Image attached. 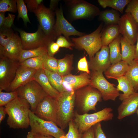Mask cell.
I'll return each mask as SVG.
<instances>
[{"label": "cell", "mask_w": 138, "mask_h": 138, "mask_svg": "<svg viewBox=\"0 0 138 138\" xmlns=\"http://www.w3.org/2000/svg\"><path fill=\"white\" fill-rule=\"evenodd\" d=\"M4 107L8 115L7 122L9 128L24 129L29 126L30 107L26 100L18 96Z\"/></svg>", "instance_id": "cell-1"}, {"label": "cell", "mask_w": 138, "mask_h": 138, "mask_svg": "<svg viewBox=\"0 0 138 138\" xmlns=\"http://www.w3.org/2000/svg\"><path fill=\"white\" fill-rule=\"evenodd\" d=\"M56 99L58 126L63 130L68 125L69 122L74 116L75 91H67L60 93Z\"/></svg>", "instance_id": "cell-2"}, {"label": "cell", "mask_w": 138, "mask_h": 138, "mask_svg": "<svg viewBox=\"0 0 138 138\" xmlns=\"http://www.w3.org/2000/svg\"><path fill=\"white\" fill-rule=\"evenodd\" d=\"M75 103L83 113L96 111L97 103L102 100V95L96 88L89 85L75 91Z\"/></svg>", "instance_id": "cell-3"}, {"label": "cell", "mask_w": 138, "mask_h": 138, "mask_svg": "<svg viewBox=\"0 0 138 138\" xmlns=\"http://www.w3.org/2000/svg\"><path fill=\"white\" fill-rule=\"evenodd\" d=\"M111 108L106 107L92 114H80L74 112L73 120L77 126L79 132L83 134L96 124L102 121L112 119L114 115Z\"/></svg>", "instance_id": "cell-4"}, {"label": "cell", "mask_w": 138, "mask_h": 138, "mask_svg": "<svg viewBox=\"0 0 138 138\" xmlns=\"http://www.w3.org/2000/svg\"><path fill=\"white\" fill-rule=\"evenodd\" d=\"M103 27V23L102 22L92 33L79 37L71 39L76 48L84 49L87 52L90 60L93 58L102 47L101 37Z\"/></svg>", "instance_id": "cell-5"}, {"label": "cell", "mask_w": 138, "mask_h": 138, "mask_svg": "<svg viewBox=\"0 0 138 138\" xmlns=\"http://www.w3.org/2000/svg\"><path fill=\"white\" fill-rule=\"evenodd\" d=\"M29 117V126L33 134L51 136L55 138H66V134L63 129L54 123L40 118L31 110Z\"/></svg>", "instance_id": "cell-6"}, {"label": "cell", "mask_w": 138, "mask_h": 138, "mask_svg": "<svg viewBox=\"0 0 138 138\" xmlns=\"http://www.w3.org/2000/svg\"><path fill=\"white\" fill-rule=\"evenodd\" d=\"M16 90L18 96L24 99L29 103L30 110L33 112L39 103L48 96L40 84L34 80Z\"/></svg>", "instance_id": "cell-7"}, {"label": "cell", "mask_w": 138, "mask_h": 138, "mask_svg": "<svg viewBox=\"0 0 138 138\" xmlns=\"http://www.w3.org/2000/svg\"><path fill=\"white\" fill-rule=\"evenodd\" d=\"M70 13L73 19L91 20L99 15L100 11L96 6L84 0L67 1Z\"/></svg>", "instance_id": "cell-8"}, {"label": "cell", "mask_w": 138, "mask_h": 138, "mask_svg": "<svg viewBox=\"0 0 138 138\" xmlns=\"http://www.w3.org/2000/svg\"><path fill=\"white\" fill-rule=\"evenodd\" d=\"M90 85L98 90L105 101H114L120 94L115 85L109 82L105 78L103 73L92 71Z\"/></svg>", "instance_id": "cell-9"}, {"label": "cell", "mask_w": 138, "mask_h": 138, "mask_svg": "<svg viewBox=\"0 0 138 138\" xmlns=\"http://www.w3.org/2000/svg\"><path fill=\"white\" fill-rule=\"evenodd\" d=\"M16 30L20 34L24 50H30L40 47H47L49 44L53 41L45 35L39 25L37 31L33 33H28L20 29H17Z\"/></svg>", "instance_id": "cell-10"}, {"label": "cell", "mask_w": 138, "mask_h": 138, "mask_svg": "<svg viewBox=\"0 0 138 138\" xmlns=\"http://www.w3.org/2000/svg\"><path fill=\"white\" fill-rule=\"evenodd\" d=\"M18 60L0 58V89L7 91L20 65Z\"/></svg>", "instance_id": "cell-11"}, {"label": "cell", "mask_w": 138, "mask_h": 138, "mask_svg": "<svg viewBox=\"0 0 138 138\" xmlns=\"http://www.w3.org/2000/svg\"><path fill=\"white\" fill-rule=\"evenodd\" d=\"M34 13L38 19L39 25L45 35L53 40L56 39L54 32L56 22L55 12L42 3Z\"/></svg>", "instance_id": "cell-12"}, {"label": "cell", "mask_w": 138, "mask_h": 138, "mask_svg": "<svg viewBox=\"0 0 138 138\" xmlns=\"http://www.w3.org/2000/svg\"><path fill=\"white\" fill-rule=\"evenodd\" d=\"M120 34L129 43L134 45L138 37V24L131 14L125 13L118 24Z\"/></svg>", "instance_id": "cell-13"}, {"label": "cell", "mask_w": 138, "mask_h": 138, "mask_svg": "<svg viewBox=\"0 0 138 138\" xmlns=\"http://www.w3.org/2000/svg\"><path fill=\"white\" fill-rule=\"evenodd\" d=\"M33 113L40 118L52 122L58 126L56 98L49 96L46 97L39 103Z\"/></svg>", "instance_id": "cell-14"}, {"label": "cell", "mask_w": 138, "mask_h": 138, "mask_svg": "<svg viewBox=\"0 0 138 138\" xmlns=\"http://www.w3.org/2000/svg\"><path fill=\"white\" fill-rule=\"evenodd\" d=\"M56 19L54 28V32L56 39L63 34L68 40L70 41V36L71 35L80 37L86 34L76 30L65 18L62 7L57 8L55 12Z\"/></svg>", "instance_id": "cell-15"}, {"label": "cell", "mask_w": 138, "mask_h": 138, "mask_svg": "<svg viewBox=\"0 0 138 138\" xmlns=\"http://www.w3.org/2000/svg\"><path fill=\"white\" fill-rule=\"evenodd\" d=\"M109 53L108 46H102L100 50L88 63L89 69L92 71L104 72L111 64Z\"/></svg>", "instance_id": "cell-16"}, {"label": "cell", "mask_w": 138, "mask_h": 138, "mask_svg": "<svg viewBox=\"0 0 138 138\" xmlns=\"http://www.w3.org/2000/svg\"><path fill=\"white\" fill-rule=\"evenodd\" d=\"M22 50L21 38L15 33L5 46H0V58L5 57L19 60Z\"/></svg>", "instance_id": "cell-17"}, {"label": "cell", "mask_w": 138, "mask_h": 138, "mask_svg": "<svg viewBox=\"0 0 138 138\" xmlns=\"http://www.w3.org/2000/svg\"><path fill=\"white\" fill-rule=\"evenodd\" d=\"M63 85L67 91H75L90 84L91 75L85 72L78 75L71 74L62 76Z\"/></svg>", "instance_id": "cell-18"}, {"label": "cell", "mask_w": 138, "mask_h": 138, "mask_svg": "<svg viewBox=\"0 0 138 138\" xmlns=\"http://www.w3.org/2000/svg\"><path fill=\"white\" fill-rule=\"evenodd\" d=\"M37 70L20 64L14 78L10 85L7 92L13 91L33 80V76Z\"/></svg>", "instance_id": "cell-19"}, {"label": "cell", "mask_w": 138, "mask_h": 138, "mask_svg": "<svg viewBox=\"0 0 138 138\" xmlns=\"http://www.w3.org/2000/svg\"><path fill=\"white\" fill-rule=\"evenodd\" d=\"M122 101L117 109V118L119 120L136 113L138 108V92H135Z\"/></svg>", "instance_id": "cell-20"}, {"label": "cell", "mask_w": 138, "mask_h": 138, "mask_svg": "<svg viewBox=\"0 0 138 138\" xmlns=\"http://www.w3.org/2000/svg\"><path fill=\"white\" fill-rule=\"evenodd\" d=\"M33 79L40 84L48 96L56 98L59 95L60 93L50 83L44 69L37 70Z\"/></svg>", "instance_id": "cell-21"}, {"label": "cell", "mask_w": 138, "mask_h": 138, "mask_svg": "<svg viewBox=\"0 0 138 138\" xmlns=\"http://www.w3.org/2000/svg\"><path fill=\"white\" fill-rule=\"evenodd\" d=\"M129 67V65L125 62L121 60L111 64L104 72V74L108 79L117 80L125 75Z\"/></svg>", "instance_id": "cell-22"}, {"label": "cell", "mask_w": 138, "mask_h": 138, "mask_svg": "<svg viewBox=\"0 0 138 138\" xmlns=\"http://www.w3.org/2000/svg\"><path fill=\"white\" fill-rule=\"evenodd\" d=\"M120 41L122 60L130 65L134 60L136 45L131 44L122 36Z\"/></svg>", "instance_id": "cell-23"}, {"label": "cell", "mask_w": 138, "mask_h": 138, "mask_svg": "<svg viewBox=\"0 0 138 138\" xmlns=\"http://www.w3.org/2000/svg\"><path fill=\"white\" fill-rule=\"evenodd\" d=\"M120 35L118 24L107 26L103 28L101 37L102 46H108Z\"/></svg>", "instance_id": "cell-24"}, {"label": "cell", "mask_w": 138, "mask_h": 138, "mask_svg": "<svg viewBox=\"0 0 138 138\" xmlns=\"http://www.w3.org/2000/svg\"><path fill=\"white\" fill-rule=\"evenodd\" d=\"M117 80L118 82L117 87V90L123 92L119 96V99L121 101H122L135 92L132 84L125 76L118 78Z\"/></svg>", "instance_id": "cell-25"}, {"label": "cell", "mask_w": 138, "mask_h": 138, "mask_svg": "<svg viewBox=\"0 0 138 138\" xmlns=\"http://www.w3.org/2000/svg\"><path fill=\"white\" fill-rule=\"evenodd\" d=\"M73 55L67 54L63 58L57 59V73L62 76L71 74L73 69Z\"/></svg>", "instance_id": "cell-26"}, {"label": "cell", "mask_w": 138, "mask_h": 138, "mask_svg": "<svg viewBox=\"0 0 138 138\" xmlns=\"http://www.w3.org/2000/svg\"><path fill=\"white\" fill-rule=\"evenodd\" d=\"M120 34L108 45L109 49V56L111 64L122 60L120 44Z\"/></svg>", "instance_id": "cell-27"}, {"label": "cell", "mask_w": 138, "mask_h": 138, "mask_svg": "<svg viewBox=\"0 0 138 138\" xmlns=\"http://www.w3.org/2000/svg\"><path fill=\"white\" fill-rule=\"evenodd\" d=\"M120 18L117 11L113 9H106L100 12L99 19L107 26L118 24Z\"/></svg>", "instance_id": "cell-28"}, {"label": "cell", "mask_w": 138, "mask_h": 138, "mask_svg": "<svg viewBox=\"0 0 138 138\" xmlns=\"http://www.w3.org/2000/svg\"><path fill=\"white\" fill-rule=\"evenodd\" d=\"M44 69L50 83L54 89L60 93L67 91L63 85L62 76L57 73L53 72Z\"/></svg>", "instance_id": "cell-29"}, {"label": "cell", "mask_w": 138, "mask_h": 138, "mask_svg": "<svg viewBox=\"0 0 138 138\" xmlns=\"http://www.w3.org/2000/svg\"><path fill=\"white\" fill-rule=\"evenodd\" d=\"M131 0H98L99 4L103 8L111 7L121 13Z\"/></svg>", "instance_id": "cell-30"}, {"label": "cell", "mask_w": 138, "mask_h": 138, "mask_svg": "<svg viewBox=\"0 0 138 138\" xmlns=\"http://www.w3.org/2000/svg\"><path fill=\"white\" fill-rule=\"evenodd\" d=\"M47 53V47H40L30 50L23 49L19 60L21 63L30 58L43 56Z\"/></svg>", "instance_id": "cell-31"}, {"label": "cell", "mask_w": 138, "mask_h": 138, "mask_svg": "<svg viewBox=\"0 0 138 138\" xmlns=\"http://www.w3.org/2000/svg\"><path fill=\"white\" fill-rule=\"evenodd\" d=\"M132 84L135 92L138 91V61L134 60L129 65L125 75Z\"/></svg>", "instance_id": "cell-32"}, {"label": "cell", "mask_w": 138, "mask_h": 138, "mask_svg": "<svg viewBox=\"0 0 138 138\" xmlns=\"http://www.w3.org/2000/svg\"><path fill=\"white\" fill-rule=\"evenodd\" d=\"M42 61L44 69L57 73V59L49 56L47 53L42 56Z\"/></svg>", "instance_id": "cell-33"}, {"label": "cell", "mask_w": 138, "mask_h": 138, "mask_svg": "<svg viewBox=\"0 0 138 138\" xmlns=\"http://www.w3.org/2000/svg\"><path fill=\"white\" fill-rule=\"evenodd\" d=\"M43 56L27 59L20 63V64L36 70L44 69L42 61Z\"/></svg>", "instance_id": "cell-34"}, {"label": "cell", "mask_w": 138, "mask_h": 138, "mask_svg": "<svg viewBox=\"0 0 138 138\" xmlns=\"http://www.w3.org/2000/svg\"><path fill=\"white\" fill-rule=\"evenodd\" d=\"M14 33L11 28L0 27V46L3 47L5 46Z\"/></svg>", "instance_id": "cell-35"}, {"label": "cell", "mask_w": 138, "mask_h": 138, "mask_svg": "<svg viewBox=\"0 0 138 138\" xmlns=\"http://www.w3.org/2000/svg\"><path fill=\"white\" fill-rule=\"evenodd\" d=\"M17 10L18 12L17 18H21L26 25L27 22L31 23L28 15L27 8L23 0H16Z\"/></svg>", "instance_id": "cell-36"}, {"label": "cell", "mask_w": 138, "mask_h": 138, "mask_svg": "<svg viewBox=\"0 0 138 138\" xmlns=\"http://www.w3.org/2000/svg\"><path fill=\"white\" fill-rule=\"evenodd\" d=\"M17 11L16 0H0V12L15 13Z\"/></svg>", "instance_id": "cell-37"}, {"label": "cell", "mask_w": 138, "mask_h": 138, "mask_svg": "<svg viewBox=\"0 0 138 138\" xmlns=\"http://www.w3.org/2000/svg\"><path fill=\"white\" fill-rule=\"evenodd\" d=\"M0 89V107L4 106L18 96L16 90L12 91L3 92Z\"/></svg>", "instance_id": "cell-38"}, {"label": "cell", "mask_w": 138, "mask_h": 138, "mask_svg": "<svg viewBox=\"0 0 138 138\" xmlns=\"http://www.w3.org/2000/svg\"><path fill=\"white\" fill-rule=\"evenodd\" d=\"M125 11L131 14L138 24V0H131Z\"/></svg>", "instance_id": "cell-39"}, {"label": "cell", "mask_w": 138, "mask_h": 138, "mask_svg": "<svg viewBox=\"0 0 138 138\" xmlns=\"http://www.w3.org/2000/svg\"><path fill=\"white\" fill-rule=\"evenodd\" d=\"M69 129L66 134V138H82L83 134L79 132L78 128L73 119L71 120L68 124Z\"/></svg>", "instance_id": "cell-40"}, {"label": "cell", "mask_w": 138, "mask_h": 138, "mask_svg": "<svg viewBox=\"0 0 138 138\" xmlns=\"http://www.w3.org/2000/svg\"><path fill=\"white\" fill-rule=\"evenodd\" d=\"M14 15L8 14L7 17H5V13L0 12V27L11 28L15 18Z\"/></svg>", "instance_id": "cell-41"}, {"label": "cell", "mask_w": 138, "mask_h": 138, "mask_svg": "<svg viewBox=\"0 0 138 138\" xmlns=\"http://www.w3.org/2000/svg\"><path fill=\"white\" fill-rule=\"evenodd\" d=\"M56 43L60 47L65 48L71 50L72 49V47L74 46V44L73 43L62 35L57 38Z\"/></svg>", "instance_id": "cell-42"}, {"label": "cell", "mask_w": 138, "mask_h": 138, "mask_svg": "<svg viewBox=\"0 0 138 138\" xmlns=\"http://www.w3.org/2000/svg\"><path fill=\"white\" fill-rule=\"evenodd\" d=\"M43 1L42 0H25L28 10L30 12L34 13L39 6Z\"/></svg>", "instance_id": "cell-43"}, {"label": "cell", "mask_w": 138, "mask_h": 138, "mask_svg": "<svg viewBox=\"0 0 138 138\" xmlns=\"http://www.w3.org/2000/svg\"><path fill=\"white\" fill-rule=\"evenodd\" d=\"M77 68L79 71L85 72L90 75V72L89 70L88 64L86 57L84 56L78 61Z\"/></svg>", "instance_id": "cell-44"}, {"label": "cell", "mask_w": 138, "mask_h": 138, "mask_svg": "<svg viewBox=\"0 0 138 138\" xmlns=\"http://www.w3.org/2000/svg\"><path fill=\"white\" fill-rule=\"evenodd\" d=\"M60 47L54 41L51 42L47 47L48 54L51 56L53 57L54 55L59 51Z\"/></svg>", "instance_id": "cell-45"}, {"label": "cell", "mask_w": 138, "mask_h": 138, "mask_svg": "<svg viewBox=\"0 0 138 138\" xmlns=\"http://www.w3.org/2000/svg\"><path fill=\"white\" fill-rule=\"evenodd\" d=\"M94 130L95 138H107L101 127L100 122L93 126Z\"/></svg>", "instance_id": "cell-46"}, {"label": "cell", "mask_w": 138, "mask_h": 138, "mask_svg": "<svg viewBox=\"0 0 138 138\" xmlns=\"http://www.w3.org/2000/svg\"><path fill=\"white\" fill-rule=\"evenodd\" d=\"M82 138H95L94 130L93 126L83 134Z\"/></svg>", "instance_id": "cell-47"}, {"label": "cell", "mask_w": 138, "mask_h": 138, "mask_svg": "<svg viewBox=\"0 0 138 138\" xmlns=\"http://www.w3.org/2000/svg\"><path fill=\"white\" fill-rule=\"evenodd\" d=\"M60 0H51L50 1L49 9L54 12L56 9V7Z\"/></svg>", "instance_id": "cell-48"}, {"label": "cell", "mask_w": 138, "mask_h": 138, "mask_svg": "<svg viewBox=\"0 0 138 138\" xmlns=\"http://www.w3.org/2000/svg\"><path fill=\"white\" fill-rule=\"evenodd\" d=\"M6 114L4 106L0 107V123L4 119Z\"/></svg>", "instance_id": "cell-49"}, {"label": "cell", "mask_w": 138, "mask_h": 138, "mask_svg": "<svg viewBox=\"0 0 138 138\" xmlns=\"http://www.w3.org/2000/svg\"><path fill=\"white\" fill-rule=\"evenodd\" d=\"M134 60L138 61V37L137 41V44L136 45Z\"/></svg>", "instance_id": "cell-50"}, {"label": "cell", "mask_w": 138, "mask_h": 138, "mask_svg": "<svg viewBox=\"0 0 138 138\" xmlns=\"http://www.w3.org/2000/svg\"><path fill=\"white\" fill-rule=\"evenodd\" d=\"M34 138H54L51 136H45L38 134H33Z\"/></svg>", "instance_id": "cell-51"}, {"label": "cell", "mask_w": 138, "mask_h": 138, "mask_svg": "<svg viewBox=\"0 0 138 138\" xmlns=\"http://www.w3.org/2000/svg\"><path fill=\"white\" fill-rule=\"evenodd\" d=\"M26 138H34V135L31 131L28 132Z\"/></svg>", "instance_id": "cell-52"}, {"label": "cell", "mask_w": 138, "mask_h": 138, "mask_svg": "<svg viewBox=\"0 0 138 138\" xmlns=\"http://www.w3.org/2000/svg\"><path fill=\"white\" fill-rule=\"evenodd\" d=\"M136 113L137 114V115L138 117V108L137 109V110Z\"/></svg>", "instance_id": "cell-53"}]
</instances>
